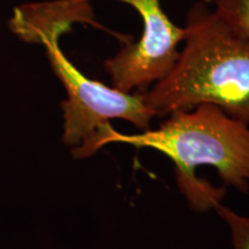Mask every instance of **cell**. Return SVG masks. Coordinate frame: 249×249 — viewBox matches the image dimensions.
Returning a JSON list of instances; mask_svg holds the SVG:
<instances>
[{
  "label": "cell",
  "mask_w": 249,
  "mask_h": 249,
  "mask_svg": "<svg viewBox=\"0 0 249 249\" xmlns=\"http://www.w3.org/2000/svg\"><path fill=\"white\" fill-rule=\"evenodd\" d=\"M132 7L142 20V33L135 42L123 46L104 62L114 88L126 92L145 90L170 73L179 45L186 38L185 26H177L165 13L161 0H114Z\"/></svg>",
  "instance_id": "277c9868"
},
{
  "label": "cell",
  "mask_w": 249,
  "mask_h": 249,
  "mask_svg": "<svg viewBox=\"0 0 249 249\" xmlns=\"http://www.w3.org/2000/svg\"><path fill=\"white\" fill-rule=\"evenodd\" d=\"M213 8L235 31L249 37V0H213Z\"/></svg>",
  "instance_id": "8992f818"
},
{
  "label": "cell",
  "mask_w": 249,
  "mask_h": 249,
  "mask_svg": "<svg viewBox=\"0 0 249 249\" xmlns=\"http://www.w3.org/2000/svg\"><path fill=\"white\" fill-rule=\"evenodd\" d=\"M214 210L229 227L232 249H249V217L235 213L223 203L217 204Z\"/></svg>",
  "instance_id": "52a82bcc"
},
{
  "label": "cell",
  "mask_w": 249,
  "mask_h": 249,
  "mask_svg": "<svg viewBox=\"0 0 249 249\" xmlns=\"http://www.w3.org/2000/svg\"><path fill=\"white\" fill-rule=\"evenodd\" d=\"M185 28L176 65L143 92L147 104L156 117L211 104L249 124V37L202 0L187 11Z\"/></svg>",
  "instance_id": "6da1fadb"
},
{
  "label": "cell",
  "mask_w": 249,
  "mask_h": 249,
  "mask_svg": "<svg viewBox=\"0 0 249 249\" xmlns=\"http://www.w3.org/2000/svg\"><path fill=\"white\" fill-rule=\"evenodd\" d=\"M92 0H57L24 5L14 12L9 26L21 39L39 43L60 37L75 23H93Z\"/></svg>",
  "instance_id": "5b68a950"
},
{
  "label": "cell",
  "mask_w": 249,
  "mask_h": 249,
  "mask_svg": "<svg viewBox=\"0 0 249 249\" xmlns=\"http://www.w3.org/2000/svg\"><path fill=\"white\" fill-rule=\"evenodd\" d=\"M59 39L52 37L43 45L52 71L66 90L67 98L61 103L62 140L73 147L76 158L89 157L101 149V135L112 119L127 121L141 132L151 128L156 113L143 93L126 92L89 79L65 55Z\"/></svg>",
  "instance_id": "3957f363"
},
{
  "label": "cell",
  "mask_w": 249,
  "mask_h": 249,
  "mask_svg": "<svg viewBox=\"0 0 249 249\" xmlns=\"http://www.w3.org/2000/svg\"><path fill=\"white\" fill-rule=\"evenodd\" d=\"M123 142L151 148L166 155L174 164L177 183L193 210L214 209L225 189L197 179L195 171L210 166L226 186L249 193V124L226 114L216 105L202 104L167 116L157 129L123 135L113 127L104 129L101 145Z\"/></svg>",
  "instance_id": "7a4b0ae2"
}]
</instances>
